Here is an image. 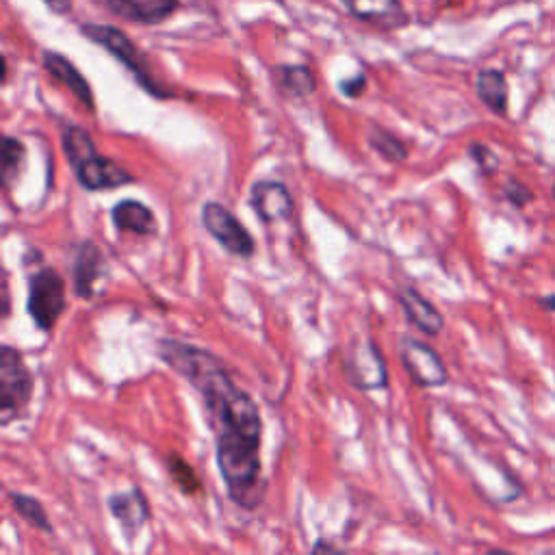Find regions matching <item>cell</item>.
<instances>
[{
  "instance_id": "6da1fadb",
  "label": "cell",
  "mask_w": 555,
  "mask_h": 555,
  "mask_svg": "<svg viewBox=\"0 0 555 555\" xmlns=\"http://www.w3.org/2000/svg\"><path fill=\"white\" fill-rule=\"evenodd\" d=\"M157 356L202 397L228 499L250 512L261 508L265 499L263 419L252 395L232 380L224 360L204 347L159 339Z\"/></svg>"
},
{
  "instance_id": "7a4b0ae2",
  "label": "cell",
  "mask_w": 555,
  "mask_h": 555,
  "mask_svg": "<svg viewBox=\"0 0 555 555\" xmlns=\"http://www.w3.org/2000/svg\"><path fill=\"white\" fill-rule=\"evenodd\" d=\"M61 150L68 165L85 191H113L128 185H135V176L124 170L120 163L98 152L92 135L83 126L66 124L61 131Z\"/></svg>"
},
{
  "instance_id": "3957f363",
  "label": "cell",
  "mask_w": 555,
  "mask_h": 555,
  "mask_svg": "<svg viewBox=\"0 0 555 555\" xmlns=\"http://www.w3.org/2000/svg\"><path fill=\"white\" fill-rule=\"evenodd\" d=\"M81 33L89 37L94 44H98L100 48H105L111 57L118 59L122 66L133 74V79L146 94L159 100L174 98L172 89L163 85L157 76H154L146 55L141 53L126 33H122L115 27H109V24H83Z\"/></svg>"
},
{
  "instance_id": "277c9868",
  "label": "cell",
  "mask_w": 555,
  "mask_h": 555,
  "mask_svg": "<svg viewBox=\"0 0 555 555\" xmlns=\"http://www.w3.org/2000/svg\"><path fill=\"white\" fill-rule=\"evenodd\" d=\"M33 397V373L14 345L0 347V423L22 419Z\"/></svg>"
},
{
  "instance_id": "5b68a950",
  "label": "cell",
  "mask_w": 555,
  "mask_h": 555,
  "mask_svg": "<svg viewBox=\"0 0 555 555\" xmlns=\"http://www.w3.org/2000/svg\"><path fill=\"white\" fill-rule=\"evenodd\" d=\"M66 308V280L55 267H40L31 274L27 313L37 330L46 334L53 332Z\"/></svg>"
},
{
  "instance_id": "8992f818",
  "label": "cell",
  "mask_w": 555,
  "mask_h": 555,
  "mask_svg": "<svg viewBox=\"0 0 555 555\" xmlns=\"http://www.w3.org/2000/svg\"><path fill=\"white\" fill-rule=\"evenodd\" d=\"M200 219L204 230L235 258L248 261L256 254V241L252 232L243 226L241 219L222 202L209 200L202 204Z\"/></svg>"
},
{
  "instance_id": "52a82bcc",
  "label": "cell",
  "mask_w": 555,
  "mask_h": 555,
  "mask_svg": "<svg viewBox=\"0 0 555 555\" xmlns=\"http://www.w3.org/2000/svg\"><path fill=\"white\" fill-rule=\"evenodd\" d=\"M397 354L410 382L419 386V389H438V386H445L449 382V371L441 354L428 343L402 334L397 341Z\"/></svg>"
},
{
  "instance_id": "ba28073f",
  "label": "cell",
  "mask_w": 555,
  "mask_h": 555,
  "mask_svg": "<svg viewBox=\"0 0 555 555\" xmlns=\"http://www.w3.org/2000/svg\"><path fill=\"white\" fill-rule=\"evenodd\" d=\"M347 380L358 391H380L389 386V369L378 345L369 337L360 345H350V352L345 358Z\"/></svg>"
},
{
  "instance_id": "9c48e42d",
  "label": "cell",
  "mask_w": 555,
  "mask_h": 555,
  "mask_svg": "<svg viewBox=\"0 0 555 555\" xmlns=\"http://www.w3.org/2000/svg\"><path fill=\"white\" fill-rule=\"evenodd\" d=\"M248 202L263 224L287 222V219L293 217L295 209V202L287 185L271 178L256 180L250 189Z\"/></svg>"
},
{
  "instance_id": "30bf717a",
  "label": "cell",
  "mask_w": 555,
  "mask_h": 555,
  "mask_svg": "<svg viewBox=\"0 0 555 555\" xmlns=\"http://www.w3.org/2000/svg\"><path fill=\"white\" fill-rule=\"evenodd\" d=\"M107 508L113 519L120 523L128 542L135 540V536L146 527L152 516L148 497L139 486L120 490V493H111L107 497Z\"/></svg>"
},
{
  "instance_id": "8fae6325",
  "label": "cell",
  "mask_w": 555,
  "mask_h": 555,
  "mask_svg": "<svg viewBox=\"0 0 555 555\" xmlns=\"http://www.w3.org/2000/svg\"><path fill=\"white\" fill-rule=\"evenodd\" d=\"M347 14L380 31H397L408 24L402 0H343Z\"/></svg>"
},
{
  "instance_id": "7c38bea8",
  "label": "cell",
  "mask_w": 555,
  "mask_h": 555,
  "mask_svg": "<svg viewBox=\"0 0 555 555\" xmlns=\"http://www.w3.org/2000/svg\"><path fill=\"white\" fill-rule=\"evenodd\" d=\"M107 274L105 254L94 241H83L72 261V291L76 298L92 300L96 282Z\"/></svg>"
},
{
  "instance_id": "4fadbf2b",
  "label": "cell",
  "mask_w": 555,
  "mask_h": 555,
  "mask_svg": "<svg viewBox=\"0 0 555 555\" xmlns=\"http://www.w3.org/2000/svg\"><path fill=\"white\" fill-rule=\"evenodd\" d=\"M395 298L399 308L404 311V317L408 319V324L415 326L428 337H436L445 328V317L438 308L421 295L415 287L410 285H399L395 291Z\"/></svg>"
},
{
  "instance_id": "5bb4252c",
  "label": "cell",
  "mask_w": 555,
  "mask_h": 555,
  "mask_svg": "<svg viewBox=\"0 0 555 555\" xmlns=\"http://www.w3.org/2000/svg\"><path fill=\"white\" fill-rule=\"evenodd\" d=\"M42 61H44V70L53 76L57 83L68 87L70 94L79 100L85 109L96 111V98H94L92 85H89L81 70L76 68L68 57L55 53V50H44Z\"/></svg>"
},
{
  "instance_id": "9a60e30c",
  "label": "cell",
  "mask_w": 555,
  "mask_h": 555,
  "mask_svg": "<svg viewBox=\"0 0 555 555\" xmlns=\"http://www.w3.org/2000/svg\"><path fill=\"white\" fill-rule=\"evenodd\" d=\"M113 16L133 24L154 27L174 16L180 0H105Z\"/></svg>"
},
{
  "instance_id": "2e32d148",
  "label": "cell",
  "mask_w": 555,
  "mask_h": 555,
  "mask_svg": "<svg viewBox=\"0 0 555 555\" xmlns=\"http://www.w3.org/2000/svg\"><path fill=\"white\" fill-rule=\"evenodd\" d=\"M111 222L120 232H131L139 237H154L159 232L157 215L152 213L148 204L126 198L111 209Z\"/></svg>"
},
{
  "instance_id": "e0dca14e",
  "label": "cell",
  "mask_w": 555,
  "mask_h": 555,
  "mask_svg": "<svg viewBox=\"0 0 555 555\" xmlns=\"http://www.w3.org/2000/svg\"><path fill=\"white\" fill-rule=\"evenodd\" d=\"M475 94L497 115L508 113V81L499 70H482L475 79Z\"/></svg>"
},
{
  "instance_id": "ac0fdd59",
  "label": "cell",
  "mask_w": 555,
  "mask_h": 555,
  "mask_svg": "<svg viewBox=\"0 0 555 555\" xmlns=\"http://www.w3.org/2000/svg\"><path fill=\"white\" fill-rule=\"evenodd\" d=\"M276 85L278 92L291 100L308 98L317 89L315 74L308 66H278Z\"/></svg>"
},
{
  "instance_id": "d6986e66",
  "label": "cell",
  "mask_w": 555,
  "mask_h": 555,
  "mask_svg": "<svg viewBox=\"0 0 555 555\" xmlns=\"http://www.w3.org/2000/svg\"><path fill=\"white\" fill-rule=\"evenodd\" d=\"M7 499L11 503V508H14V512L20 516L22 521H27L31 527L40 529V532H44V534H55V527H53V523H50L48 512L40 499L18 493V490H9Z\"/></svg>"
},
{
  "instance_id": "ffe728a7",
  "label": "cell",
  "mask_w": 555,
  "mask_h": 555,
  "mask_svg": "<svg viewBox=\"0 0 555 555\" xmlns=\"http://www.w3.org/2000/svg\"><path fill=\"white\" fill-rule=\"evenodd\" d=\"M3 187L11 189L14 180H18L22 176V172L27 170V161H29V150L24 146V141L14 137V135H5L3 137Z\"/></svg>"
},
{
  "instance_id": "44dd1931",
  "label": "cell",
  "mask_w": 555,
  "mask_h": 555,
  "mask_svg": "<svg viewBox=\"0 0 555 555\" xmlns=\"http://www.w3.org/2000/svg\"><path fill=\"white\" fill-rule=\"evenodd\" d=\"M367 144L376 150L380 157L391 163H402L408 159V146L395 133L386 131L382 126H373L367 135Z\"/></svg>"
},
{
  "instance_id": "7402d4cb",
  "label": "cell",
  "mask_w": 555,
  "mask_h": 555,
  "mask_svg": "<svg viewBox=\"0 0 555 555\" xmlns=\"http://www.w3.org/2000/svg\"><path fill=\"white\" fill-rule=\"evenodd\" d=\"M167 473H170L172 482L176 484V488L180 490V493L187 495V497L200 495L202 490H204L202 488V480L198 477L196 469H193L183 456L174 454V451H172L170 456H167Z\"/></svg>"
},
{
  "instance_id": "603a6c76",
  "label": "cell",
  "mask_w": 555,
  "mask_h": 555,
  "mask_svg": "<svg viewBox=\"0 0 555 555\" xmlns=\"http://www.w3.org/2000/svg\"><path fill=\"white\" fill-rule=\"evenodd\" d=\"M469 157L477 167H480V172L486 174V176L495 174L499 170V157L486 144H477V141H475V144H471L469 146Z\"/></svg>"
},
{
  "instance_id": "cb8c5ba5",
  "label": "cell",
  "mask_w": 555,
  "mask_h": 555,
  "mask_svg": "<svg viewBox=\"0 0 555 555\" xmlns=\"http://www.w3.org/2000/svg\"><path fill=\"white\" fill-rule=\"evenodd\" d=\"M503 196L506 200L516 206V209H523L527 202L534 200V193L529 191V187L525 183H521L519 178H508L506 185H503Z\"/></svg>"
},
{
  "instance_id": "d4e9b609",
  "label": "cell",
  "mask_w": 555,
  "mask_h": 555,
  "mask_svg": "<svg viewBox=\"0 0 555 555\" xmlns=\"http://www.w3.org/2000/svg\"><path fill=\"white\" fill-rule=\"evenodd\" d=\"M339 89H341V94L347 98H360L367 89V76L363 72H358L356 76H352V79L341 81Z\"/></svg>"
},
{
  "instance_id": "484cf974",
  "label": "cell",
  "mask_w": 555,
  "mask_h": 555,
  "mask_svg": "<svg viewBox=\"0 0 555 555\" xmlns=\"http://www.w3.org/2000/svg\"><path fill=\"white\" fill-rule=\"evenodd\" d=\"M44 3L55 11V14H68L72 7V0H44Z\"/></svg>"
},
{
  "instance_id": "4316f807",
  "label": "cell",
  "mask_w": 555,
  "mask_h": 555,
  "mask_svg": "<svg viewBox=\"0 0 555 555\" xmlns=\"http://www.w3.org/2000/svg\"><path fill=\"white\" fill-rule=\"evenodd\" d=\"M538 306H542L549 313H555V293L542 295V298H538Z\"/></svg>"
},
{
  "instance_id": "83f0119b",
  "label": "cell",
  "mask_w": 555,
  "mask_h": 555,
  "mask_svg": "<svg viewBox=\"0 0 555 555\" xmlns=\"http://www.w3.org/2000/svg\"><path fill=\"white\" fill-rule=\"evenodd\" d=\"M339 547H334L332 542H326V540H317L315 545H313V551H337Z\"/></svg>"
},
{
  "instance_id": "f1b7e54d",
  "label": "cell",
  "mask_w": 555,
  "mask_h": 555,
  "mask_svg": "<svg viewBox=\"0 0 555 555\" xmlns=\"http://www.w3.org/2000/svg\"><path fill=\"white\" fill-rule=\"evenodd\" d=\"M7 74H9V63H7V57H3V83H7Z\"/></svg>"
},
{
  "instance_id": "f546056e",
  "label": "cell",
  "mask_w": 555,
  "mask_h": 555,
  "mask_svg": "<svg viewBox=\"0 0 555 555\" xmlns=\"http://www.w3.org/2000/svg\"><path fill=\"white\" fill-rule=\"evenodd\" d=\"M551 191H553V200H555V183H553V189H551Z\"/></svg>"
}]
</instances>
